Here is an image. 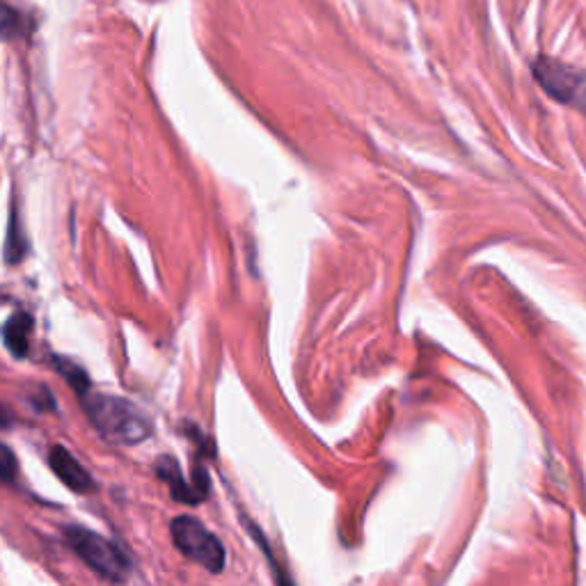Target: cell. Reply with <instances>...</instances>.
<instances>
[{
	"label": "cell",
	"mask_w": 586,
	"mask_h": 586,
	"mask_svg": "<svg viewBox=\"0 0 586 586\" xmlns=\"http://www.w3.org/2000/svg\"><path fill=\"white\" fill-rule=\"evenodd\" d=\"M39 394H42V397H35L33 399V406L37 408V410H55V399H53V394L46 390V387H39Z\"/></svg>",
	"instance_id": "obj_12"
},
{
	"label": "cell",
	"mask_w": 586,
	"mask_h": 586,
	"mask_svg": "<svg viewBox=\"0 0 586 586\" xmlns=\"http://www.w3.org/2000/svg\"><path fill=\"white\" fill-rule=\"evenodd\" d=\"M156 474L170 486V493L177 502L181 504H200L207 500L209 493V474L207 470H200L197 467L193 481H188L184 474H181L179 463L174 461L172 456H161L156 461Z\"/></svg>",
	"instance_id": "obj_5"
},
{
	"label": "cell",
	"mask_w": 586,
	"mask_h": 586,
	"mask_svg": "<svg viewBox=\"0 0 586 586\" xmlns=\"http://www.w3.org/2000/svg\"><path fill=\"white\" fill-rule=\"evenodd\" d=\"M28 252V239L23 234V223L17 211V204H12L10 211V225H7V241H5V261L10 266L19 264Z\"/></svg>",
	"instance_id": "obj_8"
},
{
	"label": "cell",
	"mask_w": 586,
	"mask_h": 586,
	"mask_svg": "<svg viewBox=\"0 0 586 586\" xmlns=\"http://www.w3.org/2000/svg\"><path fill=\"white\" fill-rule=\"evenodd\" d=\"M17 474H19L17 456H14V451L10 447L0 442V481L12 483L14 479H17Z\"/></svg>",
	"instance_id": "obj_11"
},
{
	"label": "cell",
	"mask_w": 586,
	"mask_h": 586,
	"mask_svg": "<svg viewBox=\"0 0 586 586\" xmlns=\"http://www.w3.org/2000/svg\"><path fill=\"white\" fill-rule=\"evenodd\" d=\"M534 76L543 90L561 104L586 110V71L568 67L564 62L538 58L534 62Z\"/></svg>",
	"instance_id": "obj_4"
},
{
	"label": "cell",
	"mask_w": 586,
	"mask_h": 586,
	"mask_svg": "<svg viewBox=\"0 0 586 586\" xmlns=\"http://www.w3.org/2000/svg\"><path fill=\"white\" fill-rule=\"evenodd\" d=\"M65 538L71 545V550H74L94 573L104 577V580L124 582L126 577H129L131 559L126 557L120 545L110 541V538L97 532H90V529L85 527H67Z\"/></svg>",
	"instance_id": "obj_2"
},
{
	"label": "cell",
	"mask_w": 586,
	"mask_h": 586,
	"mask_svg": "<svg viewBox=\"0 0 586 586\" xmlns=\"http://www.w3.org/2000/svg\"><path fill=\"white\" fill-rule=\"evenodd\" d=\"M49 467L69 490H74L78 495H90L97 483H94L92 474L85 470V467L78 463L74 454H69L65 447L55 445L49 449Z\"/></svg>",
	"instance_id": "obj_6"
},
{
	"label": "cell",
	"mask_w": 586,
	"mask_h": 586,
	"mask_svg": "<svg viewBox=\"0 0 586 586\" xmlns=\"http://www.w3.org/2000/svg\"><path fill=\"white\" fill-rule=\"evenodd\" d=\"M172 543L184 557L195 561L197 566H202L209 573L218 575L225 568V548L220 543L218 536H213L200 520L190 516H179L172 520L170 525Z\"/></svg>",
	"instance_id": "obj_3"
},
{
	"label": "cell",
	"mask_w": 586,
	"mask_h": 586,
	"mask_svg": "<svg viewBox=\"0 0 586 586\" xmlns=\"http://www.w3.org/2000/svg\"><path fill=\"white\" fill-rule=\"evenodd\" d=\"M55 369L60 371L62 378L67 380V383L71 385V390H74L78 397L85 392L92 390V383H90V376L85 374L83 367H78L76 362L71 360H65V358H55Z\"/></svg>",
	"instance_id": "obj_9"
},
{
	"label": "cell",
	"mask_w": 586,
	"mask_h": 586,
	"mask_svg": "<svg viewBox=\"0 0 586 586\" xmlns=\"http://www.w3.org/2000/svg\"><path fill=\"white\" fill-rule=\"evenodd\" d=\"M81 406L101 438L113 445H140L152 435V419L136 403L106 392L81 394Z\"/></svg>",
	"instance_id": "obj_1"
},
{
	"label": "cell",
	"mask_w": 586,
	"mask_h": 586,
	"mask_svg": "<svg viewBox=\"0 0 586 586\" xmlns=\"http://www.w3.org/2000/svg\"><path fill=\"white\" fill-rule=\"evenodd\" d=\"M26 33V23H23L21 14L0 0V39H17Z\"/></svg>",
	"instance_id": "obj_10"
},
{
	"label": "cell",
	"mask_w": 586,
	"mask_h": 586,
	"mask_svg": "<svg viewBox=\"0 0 586 586\" xmlns=\"http://www.w3.org/2000/svg\"><path fill=\"white\" fill-rule=\"evenodd\" d=\"M33 316L28 312L12 314L3 326V342L14 358H26L30 348V335H33Z\"/></svg>",
	"instance_id": "obj_7"
},
{
	"label": "cell",
	"mask_w": 586,
	"mask_h": 586,
	"mask_svg": "<svg viewBox=\"0 0 586 586\" xmlns=\"http://www.w3.org/2000/svg\"><path fill=\"white\" fill-rule=\"evenodd\" d=\"M10 426H12L10 410H7L3 403H0V429H10Z\"/></svg>",
	"instance_id": "obj_13"
}]
</instances>
